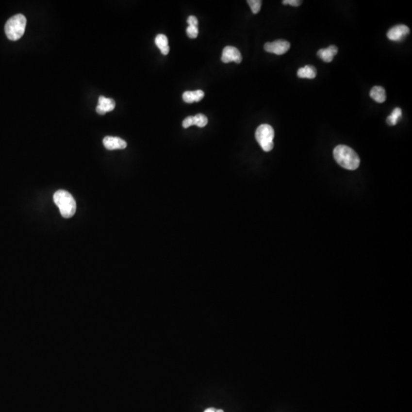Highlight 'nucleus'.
<instances>
[{"label": "nucleus", "instance_id": "f257e3e1", "mask_svg": "<svg viewBox=\"0 0 412 412\" xmlns=\"http://www.w3.org/2000/svg\"><path fill=\"white\" fill-rule=\"evenodd\" d=\"M334 157L336 162L346 170H357L361 164V160L357 153L346 145L336 147L334 150Z\"/></svg>", "mask_w": 412, "mask_h": 412}, {"label": "nucleus", "instance_id": "f03ea898", "mask_svg": "<svg viewBox=\"0 0 412 412\" xmlns=\"http://www.w3.org/2000/svg\"><path fill=\"white\" fill-rule=\"evenodd\" d=\"M54 201L59 208L61 215L65 218H70L75 214L77 204L70 193L66 190H58L54 195Z\"/></svg>", "mask_w": 412, "mask_h": 412}, {"label": "nucleus", "instance_id": "7ed1b4c3", "mask_svg": "<svg viewBox=\"0 0 412 412\" xmlns=\"http://www.w3.org/2000/svg\"><path fill=\"white\" fill-rule=\"evenodd\" d=\"M26 18L22 14L16 15L9 18L5 25L6 36L11 41H17L23 36L26 27Z\"/></svg>", "mask_w": 412, "mask_h": 412}, {"label": "nucleus", "instance_id": "20e7f679", "mask_svg": "<svg viewBox=\"0 0 412 412\" xmlns=\"http://www.w3.org/2000/svg\"><path fill=\"white\" fill-rule=\"evenodd\" d=\"M274 135V130L267 124L260 125L255 133L256 140L261 147V148L266 152L270 151L273 148Z\"/></svg>", "mask_w": 412, "mask_h": 412}, {"label": "nucleus", "instance_id": "39448f33", "mask_svg": "<svg viewBox=\"0 0 412 412\" xmlns=\"http://www.w3.org/2000/svg\"><path fill=\"white\" fill-rule=\"evenodd\" d=\"M290 49V44L285 40H277L273 42H268L264 45L266 51L277 55L286 54Z\"/></svg>", "mask_w": 412, "mask_h": 412}, {"label": "nucleus", "instance_id": "423d86ee", "mask_svg": "<svg viewBox=\"0 0 412 412\" xmlns=\"http://www.w3.org/2000/svg\"><path fill=\"white\" fill-rule=\"evenodd\" d=\"M221 61L225 64L230 62H235L240 64L242 61V56L238 49L234 47L227 46L223 49Z\"/></svg>", "mask_w": 412, "mask_h": 412}, {"label": "nucleus", "instance_id": "0eeeda50", "mask_svg": "<svg viewBox=\"0 0 412 412\" xmlns=\"http://www.w3.org/2000/svg\"><path fill=\"white\" fill-rule=\"evenodd\" d=\"M410 33V29L405 25H398L392 28L388 32L387 37L389 40L393 41H400L405 39Z\"/></svg>", "mask_w": 412, "mask_h": 412}, {"label": "nucleus", "instance_id": "6e6552de", "mask_svg": "<svg viewBox=\"0 0 412 412\" xmlns=\"http://www.w3.org/2000/svg\"><path fill=\"white\" fill-rule=\"evenodd\" d=\"M103 145L105 148L109 150H117V149H125L127 147L126 141L120 137H111L107 136L103 139Z\"/></svg>", "mask_w": 412, "mask_h": 412}, {"label": "nucleus", "instance_id": "1a4fd4ad", "mask_svg": "<svg viewBox=\"0 0 412 412\" xmlns=\"http://www.w3.org/2000/svg\"><path fill=\"white\" fill-rule=\"evenodd\" d=\"M115 107V102L113 99L105 98L100 97L99 98V103L97 107V113L99 115H105L108 112H111Z\"/></svg>", "mask_w": 412, "mask_h": 412}, {"label": "nucleus", "instance_id": "9d476101", "mask_svg": "<svg viewBox=\"0 0 412 412\" xmlns=\"http://www.w3.org/2000/svg\"><path fill=\"white\" fill-rule=\"evenodd\" d=\"M337 54V48L334 45H330L329 48L321 49L318 51V57L326 63L331 62L334 56Z\"/></svg>", "mask_w": 412, "mask_h": 412}, {"label": "nucleus", "instance_id": "9b49d317", "mask_svg": "<svg viewBox=\"0 0 412 412\" xmlns=\"http://www.w3.org/2000/svg\"><path fill=\"white\" fill-rule=\"evenodd\" d=\"M205 93L202 90H196V91H186L182 94V99L184 102L187 103H193L194 102H199L204 98Z\"/></svg>", "mask_w": 412, "mask_h": 412}, {"label": "nucleus", "instance_id": "f8f14e48", "mask_svg": "<svg viewBox=\"0 0 412 412\" xmlns=\"http://www.w3.org/2000/svg\"><path fill=\"white\" fill-rule=\"evenodd\" d=\"M155 44L164 55H166L170 52V47H169V44H168V39L165 34H158L155 38Z\"/></svg>", "mask_w": 412, "mask_h": 412}, {"label": "nucleus", "instance_id": "ddd939ff", "mask_svg": "<svg viewBox=\"0 0 412 412\" xmlns=\"http://www.w3.org/2000/svg\"><path fill=\"white\" fill-rule=\"evenodd\" d=\"M370 97L379 103H382L386 99L385 89L381 86H374L370 90Z\"/></svg>", "mask_w": 412, "mask_h": 412}, {"label": "nucleus", "instance_id": "4468645a", "mask_svg": "<svg viewBox=\"0 0 412 412\" xmlns=\"http://www.w3.org/2000/svg\"><path fill=\"white\" fill-rule=\"evenodd\" d=\"M297 74L300 78L314 79L317 75V71L314 66L306 65L304 67L298 69Z\"/></svg>", "mask_w": 412, "mask_h": 412}, {"label": "nucleus", "instance_id": "2eb2a0df", "mask_svg": "<svg viewBox=\"0 0 412 412\" xmlns=\"http://www.w3.org/2000/svg\"><path fill=\"white\" fill-rule=\"evenodd\" d=\"M401 116H402L401 109L400 108H396L393 111L392 114L388 117L387 123L389 125H393H393H396V124L398 123L400 118H401Z\"/></svg>", "mask_w": 412, "mask_h": 412}, {"label": "nucleus", "instance_id": "dca6fc26", "mask_svg": "<svg viewBox=\"0 0 412 412\" xmlns=\"http://www.w3.org/2000/svg\"><path fill=\"white\" fill-rule=\"evenodd\" d=\"M193 121H194V125H197L199 128H203L208 124L207 117L203 114H197V115L193 116Z\"/></svg>", "mask_w": 412, "mask_h": 412}, {"label": "nucleus", "instance_id": "f3484780", "mask_svg": "<svg viewBox=\"0 0 412 412\" xmlns=\"http://www.w3.org/2000/svg\"><path fill=\"white\" fill-rule=\"evenodd\" d=\"M247 3L250 6L253 14H257L261 10V5H262L261 0H248Z\"/></svg>", "mask_w": 412, "mask_h": 412}, {"label": "nucleus", "instance_id": "a211bd4d", "mask_svg": "<svg viewBox=\"0 0 412 412\" xmlns=\"http://www.w3.org/2000/svg\"><path fill=\"white\" fill-rule=\"evenodd\" d=\"M186 34H187L189 38H193V39L197 38L198 34V27H196V26H188L187 29H186Z\"/></svg>", "mask_w": 412, "mask_h": 412}, {"label": "nucleus", "instance_id": "6ab92c4d", "mask_svg": "<svg viewBox=\"0 0 412 412\" xmlns=\"http://www.w3.org/2000/svg\"><path fill=\"white\" fill-rule=\"evenodd\" d=\"M192 125H194L193 116H189L184 119L183 122H182V126H183L184 129H188L189 127L192 126Z\"/></svg>", "mask_w": 412, "mask_h": 412}, {"label": "nucleus", "instance_id": "aec40b11", "mask_svg": "<svg viewBox=\"0 0 412 412\" xmlns=\"http://www.w3.org/2000/svg\"><path fill=\"white\" fill-rule=\"evenodd\" d=\"M302 2V1H298V0H284V1H282V3L284 5H290L292 6H299Z\"/></svg>", "mask_w": 412, "mask_h": 412}, {"label": "nucleus", "instance_id": "412c9836", "mask_svg": "<svg viewBox=\"0 0 412 412\" xmlns=\"http://www.w3.org/2000/svg\"><path fill=\"white\" fill-rule=\"evenodd\" d=\"M187 23L189 26H196V27H198V19H197V17L193 16H190L188 18Z\"/></svg>", "mask_w": 412, "mask_h": 412}, {"label": "nucleus", "instance_id": "4be33fe9", "mask_svg": "<svg viewBox=\"0 0 412 412\" xmlns=\"http://www.w3.org/2000/svg\"><path fill=\"white\" fill-rule=\"evenodd\" d=\"M204 412H224L223 410H221V409H215L214 408H209V409H206L205 410Z\"/></svg>", "mask_w": 412, "mask_h": 412}]
</instances>
